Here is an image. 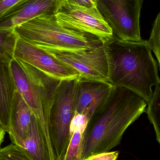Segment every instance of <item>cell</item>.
<instances>
[{
	"label": "cell",
	"mask_w": 160,
	"mask_h": 160,
	"mask_svg": "<svg viewBox=\"0 0 160 160\" xmlns=\"http://www.w3.org/2000/svg\"><path fill=\"white\" fill-rule=\"evenodd\" d=\"M148 43L157 57L160 70V11L154 21Z\"/></svg>",
	"instance_id": "d6986e66"
},
{
	"label": "cell",
	"mask_w": 160,
	"mask_h": 160,
	"mask_svg": "<svg viewBox=\"0 0 160 160\" xmlns=\"http://www.w3.org/2000/svg\"><path fill=\"white\" fill-rule=\"evenodd\" d=\"M108 55V82L128 88L150 100L152 87L160 82L158 64L153 58L148 40L131 42L113 38L103 43Z\"/></svg>",
	"instance_id": "7a4b0ae2"
},
{
	"label": "cell",
	"mask_w": 160,
	"mask_h": 160,
	"mask_svg": "<svg viewBox=\"0 0 160 160\" xmlns=\"http://www.w3.org/2000/svg\"><path fill=\"white\" fill-rule=\"evenodd\" d=\"M69 65L79 72V78L108 82V55L103 43L85 51L51 53Z\"/></svg>",
	"instance_id": "9c48e42d"
},
{
	"label": "cell",
	"mask_w": 160,
	"mask_h": 160,
	"mask_svg": "<svg viewBox=\"0 0 160 160\" xmlns=\"http://www.w3.org/2000/svg\"><path fill=\"white\" fill-rule=\"evenodd\" d=\"M20 0H0V18Z\"/></svg>",
	"instance_id": "44dd1931"
},
{
	"label": "cell",
	"mask_w": 160,
	"mask_h": 160,
	"mask_svg": "<svg viewBox=\"0 0 160 160\" xmlns=\"http://www.w3.org/2000/svg\"><path fill=\"white\" fill-rule=\"evenodd\" d=\"M88 123L80 119L72 120L70 124L69 145L63 160H82L85 132Z\"/></svg>",
	"instance_id": "9a60e30c"
},
{
	"label": "cell",
	"mask_w": 160,
	"mask_h": 160,
	"mask_svg": "<svg viewBox=\"0 0 160 160\" xmlns=\"http://www.w3.org/2000/svg\"><path fill=\"white\" fill-rule=\"evenodd\" d=\"M112 86L105 81L78 78L76 92V113L83 114L96 99Z\"/></svg>",
	"instance_id": "4fadbf2b"
},
{
	"label": "cell",
	"mask_w": 160,
	"mask_h": 160,
	"mask_svg": "<svg viewBox=\"0 0 160 160\" xmlns=\"http://www.w3.org/2000/svg\"><path fill=\"white\" fill-rule=\"evenodd\" d=\"M10 67L17 90L38 122L49 160H57L52 138L50 114L61 81L16 58L10 63Z\"/></svg>",
	"instance_id": "3957f363"
},
{
	"label": "cell",
	"mask_w": 160,
	"mask_h": 160,
	"mask_svg": "<svg viewBox=\"0 0 160 160\" xmlns=\"http://www.w3.org/2000/svg\"><path fill=\"white\" fill-rule=\"evenodd\" d=\"M65 0H20L0 18V29L17 26L42 15H55Z\"/></svg>",
	"instance_id": "30bf717a"
},
{
	"label": "cell",
	"mask_w": 160,
	"mask_h": 160,
	"mask_svg": "<svg viewBox=\"0 0 160 160\" xmlns=\"http://www.w3.org/2000/svg\"><path fill=\"white\" fill-rule=\"evenodd\" d=\"M55 17L60 25L94 36L102 43L114 37L112 29L97 7H85L65 0L64 5Z\"/></svg>",
	"instance_id": "52a82bcc"
},
{
	"label": "cell",
	"mask_w": 160,
	"mask_h": 160,
	"mask_svg": "<svg viewBox=\"0 0 160 160\" xmlns=\"http://www.w3.org/2000/svg\"><path fill=\"white\" fill-rule=\"evenodd\" d=\"M6 132L2 128V126L0 125V146L2 143L3 141L4 138L5 134Z\"/></svg>",
	"instance_id": "603a6c76"
},
{
	"label": "cell",
	"mask_w": 160,
	"mask_h": 160,
	"mask_svg": "<svg viewBox=\"0 0 160 160\" xmlns=\"http://www.w3.org/2000/svg\"><path fill=\"white\" fill-rule=\"evenodd\" d=\"M14 57L59 81L76 80L80 77L79 72L69 65L20 37Z\"/></svg>",
	"instance_id": "ba28073f"
},
{
	"label": "cell",
	"mask_w": 160,
	"mask_h": 160,
	"mask_svg": "<svg viewBox=\"0 0 160 160\" xmlns=\"http://www.w3.org/2000/svg\"><path fill=\"white\" fill-rule=\"evenodd\" d=\"M19 37L50 53L85 51L102 44L94 36L58 24L55 15H42L14 29Z\"/></svg>",
	"instance_id": "277c9868"
},
{
	"label": "cell",
	"mask_w": 160,
	"mask_h": 160,
	"mask_svg": "<svg viewBox=\"0 0 160 160\" xmlns=\"http://www.w3.org/2000/svg\"><path fill=\"white\" fill-rule=\"evenodd\" d=\"M33 113L20 93L16 90L10 110L8 133L12 142L23 148L28 138Z\"/></svg>",
	"instance_id": "8fae6325"
},
{
	"label": "cell",
	"mask_w": 160,
	"mask_h": 160,
	"mask_svg": "<svg viewBox=\"0 0 160 160\" xmlns=\"http://www.w3.org/2000/svg\"><path fill=\"white\" fill-rule=\"evenodd\" d=\"M77 79L60 81L51 109L50 125L57 160L63 159L71 137L70 124L76 114Z\"/></svg>",
	"instance_id": "5b68a950"
},
{
	"label": "cell",
	"mask_w": 160,
	"mask_h": 160,
	"mask_svg": "<svg viewBox=\"0 0 160 160\" xmlns=\"http://www.w3.org/2000/svg\"><path fill=\"white\" fill-rule=\"evenodd\" d=\"M17 90L10 64L0 62V125L8 133L11 104Z\"/></svg>",
	"instance_id": "7c38bea8"
},
{
	"label": "cell",
	"mask_w": 160,
	"mask_h": 160,
	"mask_svg": "<svg viewBox=\"0 0 160 160\" xmlns=\"http://www.w3.org/2000/svg\"><path fill=\"white\" fill-rule=\"evenodd\" d=\"M0 160H32L24 148L11 142L3 148H0Z\"/></svg>",
	"instance_id": "ac0fdd59"
},
{
	"label": "cell",
	"mask_w": 160,
	"mask_h": 160,
	"mask_svg": "<svg viewBox=\"0 0 160 160\" xmlns=\"http://www.w3.org/2000/svg\"><path fill=\"white\" fill-rule=\"evenodd\" d=\"M18 37L14 29H0V62L10 64L15 59Z\"/></svg>",
	"instance_id": "2e32d148"
},
{
	"label": "cell",
	"mask_w": 160,
	"mask_h": 160,
	"mask_svg": "<svg viewBox=\"0 0 160 160\" xmlns=\"http://www.w3.org/2000/svg\"><path fill=\"white\" fill-rule=\"evenodd\" d=\"M70 2L87 8L97 7L98 0H66Z\"/></svg>",
	"instance_id": "7402d4cb"
},
{
	"label": "cell",
	"mask_w": 160,
	"mask_h": 160,
	"mask_svg": "<svg viewBox=\"0 0 160 160\" xmlns=\"http://www.w3.org/2000/svg\"><path fill=\"white\" fill-rule=\"evenodd\" d=\"M23 148L32 160H49L38 122L33 114Z\"/></svg>",
	"instance_id": "5bb4252c"
},
{
	"label": "cell",
	"mask_w": 160,
	"mask_h": 160,
	"mask_svg": "<svg viewBox=\"0 0 160 160\" xmlns=\"http://www.w3.org/2000/svg\"><path fill=\"white\" fill-rule=\"evenodd\" d=\"M118 155V151H110L92 155L83 160H117Z\"/></svg>",
	"instance_id": "ffe728a7"
},
{
	"label": "cell",
	"mask_w": 160,
	"mask_h": 160,
	"mask_svg": "<svg viewBox=\"0 0 160 160\" xmlns=\"http://www.w3.org/2000/svg\"><path fill=\"white\" fill-rule=\"evenodd\" d=\"M148 102L135 92L113 87L105 101L88 121L85 132L82 160L110 152L121 142L128 128L146 112Z\"/></svg>",
	"instance_id": "6da1fadb"
},
{
	"label": "cell",
	"mask_w": 160,
	"mask_h": 160,
	"mask_svg": "<svg viewBox=\"0 0 160 160\" xmlns=\"http://www.w3.org/2000/svg\"><path fill=\"white\" fill-rule=\"evenodd\" d=\"M146 112L154 126L157 140L160 146V82L156 86L152 97L148 102Z\"/></svg>",
	"instance_id": "e0dca14e"
},
{
	"label": "cell",
	"mask_w": 160,
	"mask_h": 160,
	"mask_svg": "<svg viewBox=\"0 0 160 160\" xmlns=\"http://www.w3.org/2000/svg\"><path fill=\"white\" fill-rule=\"evenodd\" d=\"M143 0H98V9L114 37L131 42L142 41L140 19Z\"/></svg>",
	"instance_id": "8992f818"
}]
</instances>
